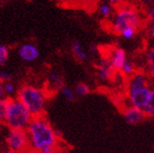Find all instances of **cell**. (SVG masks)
Listing matches in <instances>:
<instances>
[{
	"mask_svg": "<svg viewBox=\"0 0 154 153\" xmlns=\"http://www.w3.org/2000/svg\"><path fill=\"white\" fill-rule=\"evenodd\" d=\"M26 131L30 148L38 151L45 148L56 149L58 139L56 136L55 129L43 116L33 118Z\"/></svg>",
	"mask_w": 154,
	"mask_h": 153,
	"instance_id": "obj_1",
	"label": "cell"
},
{
	"mask_svg": "<svg viewBox=\"0 0 154 153\" xmlns=\"http://www.w3.org/2000/svg\"><path fill=\"white\" fill-rule=\"evenodd\" d=\"M16 99L28 110L33 118L42 116L46 105V95L41 88L26 85L17 91Z\"/></svg>",
	"mask_w": 154,
	"mask_h": 153,
	"instance_id": "obj_2",
	"label": "cell"
},
{
	"mask_svg": "<svg viewBox=\"0 0 154 153\" xmlns=\"http://www.w3.org/2000/svg\"><path fill=\"white\" fill-rule=\"evenodd\" d=\"M33 117L16 98L11 99L9 110L4 123L9 129L26 130Z\"/></svg>",
	"mask_w": 154,
	"mask_h": 153,
	"instance_id": "obj_3",
	"label": "cell"
},
{
	"mask_svg": "<svg viewBox=\"0 0 154 153\" xmlns=\"http://www.w3.org/2000/svg\"><path fill=\"white\" fill-rule=\"evenodd\" d=\"M141 25V17L138 11L132 6L120 7L115 13L112 28L117 34H120L126 28H137Z\"/></svg>",
	"mask_w": 154,
	"mask_h": 153,
	"instance_id": "obj_4",
	"label": "cell"
},
{
	"mask_svg": "<svg viewBox=\"0 0 154 153\" xmlns=\"http://www.w3.org/2000/svg\"><path fill=\"white\" fill-rule=\"evenodd\" d=\"M6 144L9 149L23 153H25L30 148L26 130L10 129L6 135Z\"/></svg>",
	"mask_w": 154,
	"mask_h": 153,
	"instance_id": "obj_5",
	"label": "cell"
},
{
	"mask_svg": "<svg viewBox=\"0 0 154 153\" xmlns=\"http://www.w3.org/2000/svg\"><path fill=\"white\" fill-rule=\"evenodd\" d=\"M149 95H150V87L149 86L143 87L141 88L128 92V97L131 105L140 109H144L145 106L147 105L149 99Z\"/></svg>",
	"mask_w": 154,
	"mask_h": 153,
	"instance_id": "obj_6",
	"label": "cell"
},
{
	"mask_svg": "<svg viewBox=\"0 0 154 153\" xmlns=\"http://www.w3.org/2000/svg\"><path fill=\"white\" fill-rule=\"evenodd\" d=\"M40 50L33 43H24L18 48L19 57L26 63L35 62L40 57Z\"/></svg>",
	"mask_w": 154,
	"mask_h": 153,
	"instance_id": "obj_7",
	"label": "cell"
},
{
	"mask_svg": "<svg viewBox=\"0 0 154 153\" xmlns=\"http://www.w3.org/2000/svg\"><path fill=\"white\" fill-rule=\"evenodd\" d=\"M147 117L143 109L137 108V107L130 105L123 110V118L125 121L129 124L135 125L140 122Z\"/></svg>",
	"mask_w": 154,
	"mask_h": 153,
	"instance_id": "obj_8",
	"label": "cell"
},
{
	"mask_svg": "<svg viewBox=\"0 0 154 153\" xmlns=\"http://www.w3.org/2000/svg\"><path fill=\"white\" fill-rule=\"evenodd\" d=\"M149 86V76L142 72H134L130 76L127 84L128 92L133 91L143 87Z\"/></svg>",
	"mask_w": 154,
	"mask_h": 153,
	"instance_id": "obj_9",
	"label": "cell"
},
{
	"mask_svg": "<svg viewBox=\"0 0 154 153\" xmlns=\"http://www.w3.org/2000/svg\"><path fill=\"white\" fill-rule=\"evenodd\" d=\"M115 70L110 65V62L107 57H103L99 62L97 68V76L102 81H109L113 78L115 74Z\"/></svg>",
	"mask_w": 154,
	"mask_h": 153,
	"instance_id": "obj_10",
	"label": "cell"
},
{
	"mask_svg": "<svg viewBox=\"0 0 154 153\" xmlns=\"http://www.w3.org/2000/svg\"><path fill=\"white\" fill-rule=\"evenodd\" d=\"M107 58H108L110 65L112 66L114 70L120 72L123 64H124L125 60L127 59V55H126V52L123 49L114 48Z\"/></svg>",
	"mask_w": 154,
	"mask_h": 153,
	"instance_id": "obj_11",
	"label": "cell"
},
{
	"mask_svg": "<svg viewBox=\"0 0 154 153\" xmlns=\"http://www.w3.org/2000/svg\"><path fill=\"white\" fill-rule=\"evenodd\" d=\"M72 50L74 57L82 61V62H85V61L88 60L89 58V55L88 53L84 49L83 45L81 44V42L79 41H73L72 44Z\"/></svg>",
	"mask_w": 154,
	"mask_h": 153,
	"instance_id": "obj_12",
	"label": "cell"
},
{
	"mask_svg": "<svg viewBox=\"0 0 154 153\" xmlns=\"http://www.w3.org/2000/svg\"><path fill=\"white\" fill-rule=\"evenodd\" d=\"M48 84L53 90H60L64 87L63 78L57 72H51L48 75Z\"/></svg>",
	"mask_w": 154,
	"mask_h": 153,
	"instance_id": "obj_13",
	"label": "cell"
},
{
	"mask_svg": "<svg viewBox=\"0 0 154 153\" xmlns=\"http://www.w3.org/2000/svg\"><path fill=\"white\" fill-rule=\"evenodd\" d=\"M143 110L146 114V116L154 117V87L150 88V95H149V102Z\"/></svg>",
	"mask_w": 154,
	"mask_h": 153,
	"instance_id": "obj_14",
	"label": "cell"
},
{
	"mask_svg": "<svg viewBox=\"0 0 154 153\" xmlns=\"http://www.w3.org/2000/svg\"><path fill=\"white\" fill-rule=\"evenodd\" d=\"M73 91L75 93V96L84 97V96H87L89 93L90 89H89V87L87 85V84L79 83V84H77V85L75 86Z\"/></svg>",
	"mask_w": 154,
	"mask_h": 153,
	"instance_id": "obj_15",
	"label": "cell"
},
{
	"mask_svg": "<svg viewBox=\"0 0 154 153\" xmlns=\"http://www.w3.org/2000/svg\"><path fill=\"white\" fill-rule=\"evenodd\" d=\"M10 101H11L10 98H5L0 101V120L3 122L7 117L8 110H9Z\"/></svg>",
	"mask_w": 154,
	"mask_h": 153,
	"instance_id": "obj_16",
	"label": "cell"
},
{
	"mask_svg": "<svg viewBox=\"0 0 154 153\" xmlns=\"http://www.w3.org/2000/svg\"><path fill=\"white\" fill-rule=\"evenodd\" d=\"M120 72H121L123 74H124V75L131 76V75H132V74L135 72V69H134V63H133L130 59L127 58V59L125 60L124 64H123V66H122V68H121Z\"/></svg>",
	"mask_w": 154,
	"mask_h": 153,
	"instance_id": "obj_17",
	"label": "cell"
},
{
	"mask_svg": "<svg viewBox=\"0 0 154 153\" xmlns=\"http://www.w3.org/2000/svg\"><path fill=\"white\" fill-rule=\"evenodd\" d=\"M10 56V50L8 48V46L4 44H0V67L4 66L8 59H9Z\"/></svg>",
	"mask_w": 154,
	"mask_h": 153,
	"instance_id": "obj_18",
	"label": "cell"
},
{
	"mask_svg": "<svg viewBox=\"0 0 154 153\" xmlns=\"http://www.w3.org/2000/svg\"><path fill=\"white\" fill-rule=\"evenodd\" d=\"M60 93L64 97V99L67 102H73L75 99V93L73 89L68 87H63L60 89Z\"/></svg>",
	"mask_w": 154,
	"mask_h": 153,
	"instance_id": "obj_19",
	"label": "cell"
},
{
	"mask_svg": "<svg viewBox=\"0 0 154 153\" xmlns=\"http://www.w3.org/2000/svg\"><path fill=\"white\" fill-rule=\"evenodd\" d=\"M99 11H100V14L102 15L103 17H110L111 15L113 14V7L112 5L110 4H107V3H103L100 6L99 8Z\"/></svg>",
	"mask_w": 154,
	"mask_h": 153,
	"instance_id": "obj_20",
	"label": "cell"
},
{
	"mask_svg": "<svg viewBox=\"0 0 154 153\" xmlns=\"http://www.w3.org/2000/svg\"><path fill=\"white\" fill-rule=\"evenodd\" d=\"M4 92H5L6 98L11 97L15 94V92H16V87H15V85L12 83V81L4 84Z\"/></svg>",
	"mask_w": 154,
	"mask_h": 153,
	"instance_id": "obj_21",
	"label": "cell"
},
{
	"mask_svg": "<svg viewBox=\"0 0 154 153\" xmlns=\"http://www.w3.org/2000/svg\"><path fill=\"white\" fill-rule=\"evenodd\" d=\"M135 33H136L135 29H134V28H126V29L123 30V31L119 35H121V37L124 38V39H126V40H131L135 36Z\"/></svg>",
	"mask_w": 154,
	"mask_h": 153,
	"instance_id": "obj_22",
	"label": "cell"
},
{
	"mask_svg": "<svg viewBox=\"0 0 154 153\" xmlns=\"http://www.w3.org/2000/svg\"><path fill=\"white\" fill-rule=\"evenodd\" d=\"M147 64L148 69L154 68V48H150L147 53Z\"/></svg>",
	"mask_w": 154,
	"mask_h": 153,
	"instance_id": "obj_23",
	"label": "cell"
},
{
	"mask_svg": "<svg viewBox=\"0 0 154 153\" xmlns=\"http://www.w3.org/2000/svg\"><path fill=\"white\" fill-rule=\"evenodd\" d=\"M0 81L3 84L8 83V82H11L12 81V75L11 73L4 72V71H0Z\"/></svg>",
	"mask_w": 154,
	"mask_h": 153,
	"instance_id": "obj_24",
	"label": "cell"
},
{
	"mask_svg": "<svg viewBox=\"0 0 154 153\" xmlns=\"http://www.w3.org/2000/svg\"><path fill=\"white\" fill-rule=\"evenodd\" d=\"M89 54L91 56H97L99 54V46L96 44H92L89 48ZM88 54V55H89Z\"/></svg>",
	"mask_w": 154,
	"mask_h": 153,
	"instance_id": "obj_25",
	"label": "cell"
},
{
	"mask_svg": "<svg viewBox=\"0 0 154 153\" xmlns=\"http://www.w3.org/2000/svg\"><path fill=\"white\" fill-rule=\"evenodd\" d=\"M6 96H5V92H4V84L0 81V101L5 99Z\"/></svg>",
	"mask_w": 154,
	"mask_h": 153,
	"instance_id": "obj_26",
	"label": "cell"
},
{
	"mask_svg": "<svg viewBox=\"0 0 154 153\" xmlns=\"http://www.w3.org/2000/svg\"><path fill=\"white\" fill-rule=\"evenodd\" d=\"M149 19L151 23H154V6H152L149 11Z\"/></svg>",
	"mask_w": 154,
	"mask_h": 153,
	"instance_id": "obj_27",
	"label": "cell"
},
{
	"mask_svg": "<svg viewBox=\"0 0 154 153\" xmlns=\"http://www.w3.org/2000/svg\"><path fill=\"white\" fill-rule=\"evenodd\" d=\"M149 33L150 37L154 39V23H151L150 24L149 28Z\"/></svg>",
	"mask_w": 154,
	"mask_h": 153,
	"instance_id": "obj_28",
	"label": "cell"
},
{
	"mask_svg": "<svg viewBox=\"0 0 154 153\" xmlns=\"http://www.w3.org/2000/svg\"><path fill=\"white\" fill-rule=\"evenodd\" d=\"M148 73H149V75L150 76L151 78L154 79V68H152V69H148Z\"/></svg>",
	"mask_w": 154,
	"mask_h": 153,
	"instance_id": "obj_29",
	"label": "cell"
},
{
	"mask_svg": "<svg viewBox=\"0 0 154 153\" xmlns=\"http://www.w3.org/2000/svg\"><path fill=\"white\" fill-rule=\"evenodd\" d=\"M25 153H41L40 151H38V150H36V149H33V148H28Z\"/></svg>",
	"mask_w": 154,
	"mask_h": 153,
	"instance_id": "obj_30",
	"label": "cell"
},
{
	"mask_svg": "<svg viewBox=\"0 0 154 153\" xmlns=\"http://www.w3.org/2000/svg\"><path fill=\"white\" fill-rule=\"evenodd\" d=\"M120 1H121V0H108V2H109V3H111V4H114V5H116V4H119Z\"/></svg>",
	"mask_w": 154,
	"mask_h": 153,
	"instance_id": "obj_31",
	"label": "cell"
},
{
	"mask_svg": "<svg viewBox=\"0 0 154 153\" xmlns=\"http://www.w3.org/2000/svg\"><path fill=\"white\" fill-rule=\"evenodd\" d=\"M143 2L145 3V4H153L154 3V0H143Z\"/></svg>",
	"mask_w": 154,
	"mask_h": 153,
	"instance_id": "obj_32",
	"label": "cell"
},
{
	"mask_svg": "<svg viewBox=\"0 0 154 153\" xmlns=\"http://www.w3.org/2000/svg\"><path fill=\"white\" fill-rule=\"evenodd\" d=\"M5 153H23V152H19V151H15V150H11V149H8Z\"/></svg>",
	"mask_w": 154,
	"mask_h": 153,
	"instance_id": "obj_33",
	"label": "cell"
},
{
	"mask_svg": "<svg viewBox=\"0 0 154 153\" xmlns=\"http://www.w3.org/2000/svg\"><path fill=\"white\" fill-rule=\"evenodd\" d=\"M3 123H4V122H3V121H1V120H0V131H1V130H2V127H3Z\"/></svg>",
	"mask_w": 154,
	"mask_h": 153,
	"instance_id": "obj_34",
	"label": "cell"
},
{
	"mask_svg": "<svg viewBox=\"0 0 154 153\" xmlns=\"http://www.w3.org/2000/svg\"><path fill=\"white\" fill-rule=\"evenodd\" d=\"M54 153H57V152H54Z\"/></svg>",
	"mask_w": 154,
	"mask_h": 153,
	"instance_id": "obj_35",
	"label": "cell"
},
{
	"mask_svg": "<svg viewBox=\"0 0 154 153\" xmlns=\"http://www.w3.org/2000/svg\"><path fill=\"white\" fill-rule=\"evenodd\" d=\"M153 48H154V47H153Z\"/></svg>",
	"mask_w": 154,
	"mask_h": 153,
	"instance_id": "obj_36",
	"label": "cell"
}]
</instances>
